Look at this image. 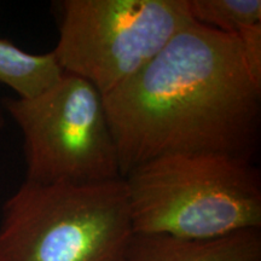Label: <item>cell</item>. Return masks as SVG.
I'll return each mask as SVG.
<instances>
[{"mask_svg":"<svg viewBox=\"0 0 261 261\" xmlns=\"http://www.w3.org/2000/svg\"><path fill=\"white\" fill-rule=\"evenodd\" d=\"M121 178L160 156L212 154L253 162L261 84L236 35L191 22L132 79L103 97Z\"/></svg>","mask_w":261,"mask_h":261,"instance_id":"obj_1","label":"cell"},{"mask_svg":"<svg viewBox=\"0 0 261 261\" xmlns=\"http://www.w3.org/2000/svg\"><path fill=\"white\" fill-rule=\"evenodd\" d=\"M2 104L23 137L25 180L87 185L121 178L103 96L89 81L63 73L38 97Z\"/></svg>","mask_w":261,"mask_h":261,"instance_id":"obj_4","label":"cell"},{"mask_svg":"<svg viewBox=\"0 0 261 261\" xmlns=\"http://www.w3.org/2000/svg\"><path fill=\"white\" fill-rule=\"evenodd\" d=\"M236 37L248 70L257 84H261V23L241 31Z\"/></svg>","mask_w":261,"mask_h":261,"instance_id":"obj_9","label":"cell"},{"mask_svg":"<svg viewBox=\"0 0 261 261\" xmlns=\"http://www.w3.org/2000/svg\"><path fill=\"white\" fill-rule=\"evenodd\" d=\"M63 70L51 52L31 54L0 38V83L18 98L31 99L54 86Z\"/></svg>","mask_w":261,"mask_h":261,"instance_id":"obj_7","label":"cell"},{"mask_svg":"<svg viewBox=\"0 0 261 261\" xmlns=\"http://www.w3.org/2000/svg\"><path fill=\"white\" fill-rule=\"evenodd\" d=\"M189 14L196 23L226 34L261 23L260 0H187Z\"/></svg>","mask_w":261,"mask_h":261,"instance_id":"obj_8","label":"cell"},{"mask_svg":"<svg viewBox=\"0 0 261 261\" xmlns=\"http://www.w3.org/2000/svg\"><path fill=\"white\" fill-rule=\"evenodd\" d=\"M128 261H261V232L248 228L212 240L136 233Z\"/></svg>","mask_w":261,"mask_h":261,"instance_id":"obj_6","label":"cell"},{"mask_svg":"<svg viewBox=\"0 0 261 261\" xmlns=\"http://www.w3.org/2000/svg\"><path fill=\"white\" fill-rule=\"evenodd\" d=\"M194 22L187 0H64L55 55L102 96L132 79Z\"/></svg>","mask_w":261,"mask_h":261,"instance_id":"obj_5","label":"cell"},{"mask_svg":"<svg viewBox=\"0 0 261 261\" xmlns=\"http://www.w3.org/2000/svg\"><path fill=\"white\" fill-rule=\"evenodd\" d=\"M135 233L212 240L261 227L253 162L212 154L160 156L123 178Z\"/></svg>","mask_w":261,"mask_h":261,"instance_id":"obj_2","label":"cell"},{"mask_svg":"<svg viewBox=\"0 0 261 261\" xmlns=\"http://www.w3.org/2000/svg\"><path fill=\"white\" fill-rule=\"evenodd\" d=\"M135 234L123 178L24 180L3 205L0 261H128Z\"/></svg>","mask_w":261,"mask_h":261,"instance_id":"obj_3","label":"cell"},{"mask_svg":"<svg viewBox=\"0 0 261 261\" xmlns=\"http://www.w3.org/2000/svg\"><path fill=\"white\" fill-rule=\"evenodd\" d=\"M4 123H5V119H4V115H3L2 110H0V129L4 127Z\"/></svg>","mask_w":261,"mask_h":261,"instance_id":"obj_10","label":"cell"}]
</instances>
